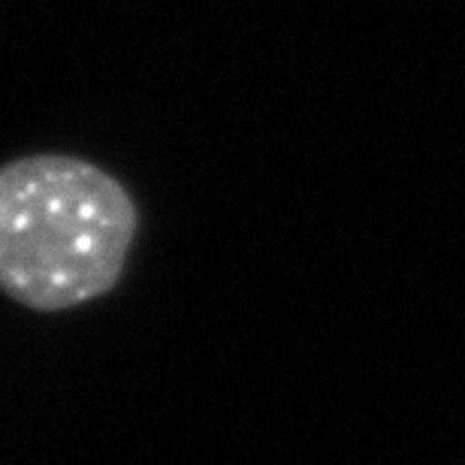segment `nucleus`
Masks as SVG:
<instances>
[{
	"label": "nucleus",
	"instance_id": "1",
	"mask_svg": "<svg viewBox=\"0 0 465 465\" xmlns=\"http://www.w3.org/2000/svg\"><path fill=\"white\" fill-rule=\"evenodd\" d=\"M136 232L134 193L85 157L0 166V291L22 309L58 314L115 291Z\"/></svg>",
	"mask_w": 465,
	"mask_h": 465
}]
</instances>
